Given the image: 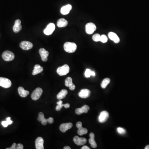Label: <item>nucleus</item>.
I'll list each match as a JSON object with an SVG mask.
<instances>
[{
  "instance_id": "1",
  "label": "nucleus",
  "mask_w": 149,
  "mask_h": 149,
  "mask_svg": "<svg viewBox=\"0 0 149 149\" xmlns=\"http://www.w3.org/2000/svg\"><path fill=\"white\" fill-rule=\"evenodd\" d=\"M63 47L66 52L69 53H73L76 50L77 46L76 44L75 43L67 42L64 44Z\"/></svg>"
},
{
  "instance_id": "2",
  "label": "nucleus",
  "mask_w": 149,
  "mask_h": 149,
  "mask_svg": "<svg viewBox=\"0 0 149 149\" xmlns=\"http://www.w3.org/2000/svg\"><path fill=\"white\" fill-rule=\"evenodd\" d=\"M70 71V67L68 65L65 64L62 66L58 67L57 69V73L60 76L66 75Z\"/></svg>"
},
{
  "instance_id": "3",
  "label": "nucleus",
  "mask_w": 149,
  "mask_h": 149,
  "mask_svg": "<svg viewBox=\"0 0 149 149\" xmlns=\"http://www.w3.org/2000/svg\"><path fill=\"white\" fill-rule=\"evenodd\" d=\"M2 58L6 61H11L15 58V55L12 52L10 51H6L2 53Z\"/></svg>"
},
{
  "instance_id": "4",
  "label": "nucleus",
  "mask_w": 149,
  "mask_h": 149,
  "mask_svg": "<svg viewBox=\"0 0 149 149\" xmlns=\"http://www.w3.org/2000/svg\"><path fill=\"white\" fill-rule=\"evenodd\" d=\"M43 93V90L40 87H37L32 93L31 97L33 100H37L40 98Z\"/></svg>"
},
{
  "instance_id": "5",
  "label": "nucleus",
  "mask_w": 149,
  "mask_h": 149,
  "mask_svg": "<svg viewBox=\"0 0 149 149\" xmlns=\"http://www.w3.org/2000/svg\"><path fill=\"white\" fill-rule=\"evenodd\" d=\"M97 29V27L94 23H88L85 26V31L88 34H92Z\"/></svg>"
},
{
  "instance_id": "6",
  "label": "nucleus",
  "mask_w": 149,
  "mask_h": 149,
  "mask_svg": "<svg viewBox=\"0 0 149 149\" xmlns=\"http://www.w3.org/2000/svg\"><path fill=\"white\" fill-rule=\"evenodd\" d=\"M12 83L10 80L5 78H0V86L5 88L10 87Z\"/></svg>"
},
{
  "instance_id": "7",
  "label": "nucleus",
  "mask_w": 149,
  "mask_h": 149,
  "mask_svg": "<svg viewBox=\"0 0 149 149\" xmlns=\"http://www.w3.org/2000/svg\"><path fill=\"white\" fill-rule=\"evenodd\" d=\"M55 29V25L53 23H49L44 30V33L46 35H50L53 33Z\"/></svg>"
},
{
  "instance_id": "8",
  "label": "nucleus",
  "mask_w": 149,
  "mask_h": 149,
  "mask_svg": "<svg viewBox=\"0 0 149 149\" xmlns=\"http://www.w3.org/2000/svg\"><path fill=\"white\" fill-rule=\"evenodd\" d=\"M76 126L78 129V133L80 136H83V135L86 134L88 133L87 129H85L82 127V123L81 122L79 121L77 123Z\"/></svg>"
},
{
  "instance_id": "9",
  "label": "nucleus",
  "mask_w": 149,
  "mask_h": 149,
  "mask_svg": "<svg viewBox=\"0 0 149 149\" xmlns=\"http://www.w3.org/2000/svg\"><path fill=\"white\" fill-rule=\"evenodd\" d=\"M19 46L21 49L24 50H28L32 49L33 47V44L28 41H23L20 43Z\"/></svg>"
},
{
  "instance_id": "10",
  "label": "nucleus",
  "mask_w": 149,
  "mask_h": 149,
  "mask_svg": "<svg viewBox=\"0 0 149 149\" xmlns=\"http://www.w3.org/2000/svg\"><path fill=\"white\" fill-rule=\"evenodd\" d=\"M109 117V114L107 111H103L100 114L99 116V121L101 123L105 122Z\"/></svg>"
},
{
  "instance_id": "11",
  "label": "nucleus",
  "mask_w": 149,
  "mask_h": 149,
  "mask_svg": "<svg viewBox=\"0 0 149 149\" xmlns=\"http://www.w3.org/2000/svg\"><path fill=\"white\" fill-rule=\"evenodd\" d=\"M73 141L78 146H83L87 143V139L84 138H79L78 136H76L73 138Z\"/></svg>"
},
{
  "instance_id": "12",
  "label": "nucleus",
  "mask_w": 149,
  "mask_h": 149,
  "mask_svg": "<svg viewBox=\"0 0 149 149\" xmlns=\"http://www.w3.org/2000/svg\"><path fill=\"white\" fill-rule=\"evenodd\" d=\"M39 53L41 57L42 61L46 62L48 60L47 57L49 56V53L44 48H41L39 50Z\"/></svg>"
},
{
  "instance_id": "13",
  "label": "nucleus",
  "mask_w": 149,
  "mask_h": 149,
  "mask_svg": "<svg viewBox=\"0 0 149 149\" xmlns=\"http://www.w3.org/2000/svg\"><path fill=\"white\" fill-rule=\"evenodd\" d=\"M90 108L88 106L85 105L81 108H78L75 110V113L76 114L78 115H81L83 113H87L90 110Z\"/></svg>"
},
{
  "instance_id": "14",
  "label": "nucleus",
  "mask_w": 149,
  "mask_h": 149,
  "mask_svg": "<svg viewBox=\"0 0 149 149\" xmlns=\"http://www.w3.org/2000/svg\"><path fill=\"white\" fill-rule=\"evenodd\" d=\"M44 139L41 137H38L35 141V146L36 149H44Z\"/></svg>"
},
{
  "instance_id": "15",
  "label": "nucleus",
  "mask_w": 149,
  "mask_h": 149,
  "mask_svg": "<svg viewBox=\"0 0 149 149\" xmlns=\"http://www.w3.org/2000/svg\"><path fill=\"white\" fill-rule=\"evenodd\" d=\"M73 127V124L71 123H68L61 124L60 126L59 129L62 132L65 133L68 130L71 129Z\"/></svg>"
},
{
  "instance_id": "16",
  "label": "nucleus",
  "mask_w": 149,
  "mask_h": 149,
  "mask_svg": "<svg viewBox=\"0 0 149 149\" xmlns=\"http://www.w3.org/2000/svg\"><path fill=\"white\" fill-rule=\"evenodd\" d=\"M65 85L69 87L71 90H74L75 89V86L73 83V80L71 77H68L65 80Z\"/></svg>"
},
{
  "instance_id": "17",
  "label": "nucleus",
  "mask_w": 149,
  "mask_h": 149,
  "mask_svg": "<svg viewBox=\"0 0 149 149\" xmlns=\"http://www.w3.org/2000/svg\"><path fill=\"white\" fill-rule=\"evenodd\" d=\"M20 20L17 19L15 21V24L13 27V30L15 33H18L22 29V26L21 25Z\"/></svg>"
},
{
  "instance_id": "18",
  "label": "nucleus",
  "mask_w": 149,
  "mask_h": 149,
  "mask_svg": "<svg viewBox=\"0 0 149 149\" xmlns=\"http://www.w3.org/2000/svg\"><path fill=\"white\" fill-rule=\"evenodd\" d=\"M108 36L109 39L114 41V43L118 44L120 42V38L116 33L113 32H110L108 34Z\"/></svg>"
},
{
  "instance_id": "19",
  "label": "nucleus",
  "mask_w": 149,
  "mask_h": 149,
  "mask_svg": "<svg viewBox=\"0 0 149 149\" xmlns=\"http://www.w3.org/2000/svg\"><path fill=\"white\" fill-rule=\"evenodd\" d=\"M79 96L82 98H87L90 95V91L87 89H83L78 94Z\"/></svg>"
},
{
  "instance_id": "20",
  "label": "nucleus",
  "mask_w": 149,
  "mask_h": 149,
  "mask_svg": "<svg viewBox=\"0 0 149 149\" xmlns=\"http://www.w3.org/2000/svg\"><path fill=\"white\" fill-rule=\"evenodd\" d=\"M57 106L56 107V109L57 111H59L61 110L63 107H64L66 109H68L70 107V105L69 104H63V102L61 100H59V101L57 102Z\"/></svg>"
},
{
  "instance_id": "21",
  "label": "nucleus",
  "mask_w": 149,
  "mask_h": 149,
  "mask_svg": "<svg viewBox=\"0 0 149 149\" xmlns=\"http://www.w3.org/2000/svg\"><path fill=\"white\" fill-rule=\"evenodd\" d=\"M72 7L71 5L68 4L66 6H63L61 8V12L62 14L63 15H67L70 12L71 10Z\"/></svg>"
},
{
  "instance_id": "22",
  "label": "nucleus",
  "mask_w": 149,
  "mask_h": 149,
  "mask_svg": "<svg viewBox=\"0 0 149 149\" xmlns=\"http://www.w3.org/2000/svg\"><path fill=\"white\" fill-rule=\"evenodd\" d=\"M18 93L21 97H25L29 94V92L27 90H25L24 88L22 87H19L18 89Z\"/></svg>"
},
{
  "instance_id": "23",
  "label": "nucleus",
  "mask_w": 149,
  "mask_h": 149,
  "mask_svg": "<svg viewBox=\"0 0 149 149\" xmlns=\"http://www.w3.org/2000/svg\"><path fill=\"white\" fill-rule=\"evenodd\" d=\"M38 115L39 116L37 118L38 121L39 122H41L42 125L46 126L47 124L48 119L44 117V114L42 112H40L39 113Z\"/></svg>"
},
{
  "instance_id": "24",
  "label": "nucleus",
  "mask_w": 149,
  "mask_h": 149,
  "mask_svg": "<svg viewBox=\"0 0 149 149\" xmlns=\"http://www.w3.org/2000/svg\"><path fill=\"white\" fill-rule=\"evenodd\" d=\"M95 134L93 133H90V138L89 140V142L91 144L92 148H95L97 147V144L95 140Z\"/></svg>"
},
{
  "instance_id": "25",
  "label": "nucleus",
  "mask_w": 149,
  "mask_h": 149,
  "mask_svg": "<svg viewBox=\"0 0 149 149\" xmlns=\"http://www.w3.org/2000/svg\"><path fill=\"white\" fill-rule=\"evenodd\" d=\"M43 71V68L39 65L36 64L34 66V70L32 73L33 75H36L41 73Z\"/></svg>"
},
{
  "instance_id": "26",
  "label": "nucleus",
  "mask_w": 149,
  "mask_h": 149,
  "mask_svg": "<svg viewBox=\"0 0 149 149\" xmlns=\"http://www.w3.org/2000/svg\"><path fill=\"white\" fill-rule=\"evenodd\" d=\"M68 24V22L64 18H61L58 19L57 22V25L59 27H66Z\"/></svg>"
},
{
  "instance_id": "27",
  "label": "nucleus",
  "mask_w": 149,
  "mask_h": 149,
  "mask_svg": "<svg viewBox=\"0 0 149 149\" xmlns=\"http://www.w3.org/2000/svg\"><path fill=\"white\" fill-rule=\"evenodd\" d=\"M68 94V91L65 89L61 90V92L57 95V98L58 100H61L65 98L67 95Z\"/></svg>"
},
{
  "instance_id": "28",
  "label": "nucleus",
  "mask_w": 149,
  "mask_h": 149,
  "mask_svg": "<svg viewBox=\"0 0 149 149\" xmlns=\"http://www.w3.org/2000/svg\"><path fill=\"white\" fill-rule=\"evenodd\" d=\"M110 83V79L109 78H106L103 80L101 83V87L103 89H105L106 88L108 85Z\"/></svg>"
},
{
  "instance_id": "29",
  "label": "nucleus",
  "mask_w": 149,
  "mask_h": 149,
  "mask_svg": "<svg viewBox=\"0 0 149 149\" xmlns=\"http://www.w3.org/2000/svg\"><path fill=\"white\" fill-rule=\"evenodd\" d=\"M13 121L10 120V117H9L6 119V121H3L2 122V125L4 127H7L9 125H10L12 124Z\"/></svg>"
},
{
  "instance_id": "30",
  "label": "nucleus",
  "mask_w": 149,
  "mask_h": 149,
  "mask_svg": "<svg viewBox=\"0 0 149 149\" xmlns=\"http://www.w3.org/2000/svg\"><path fill=\"white\" fill-rule=\"evenodd\" d=\"M85 75L86 78H90L91 76H95V73L94 72L91 71L90 69H87L85 71Z\"/></svg>"
},
{
  "instance_id": "31",
  "label": "nucleus",
  "mask_w": 149,
  "mask_h": 149,
  "mask_svg": "<svg viewBox=\"0 0 149 149\" xmlns=\"http://www.w3.org/2000/svg\"><path fill=\"white\" fill-rule=\"evenodd\" d=\"M101 35L99 34H96L92 36V39L94 41L98 42L100 41Z\"/></svg>"
},
{
  "instance_id": "32",
  "label": "nucleus",
  "mask_w": 149,
  "mask_h": 149,
  "mask_svg": "<svg viewBox=\"0 0 149 149\" xmlns=\"http://www.w3.org/2000/svg\"><path fill=\"white\" fill-rule=\"evenodd\" d=\"M102 43H105L108 41V38L107 37L106 35L103 34L101 36L100 41Z\"/></svg>"
},
{
  "instance_id": "33",
  "label": "nucleus",
  "mask_w": 149,
  "mask_h": 149,
  "mask_svg": "<svg viewBox=\"0 0 149 149\" xmlns=\"http://www.w3.org/2000/svg\"><path fill=\"white\" fill-rule=\"evenodd\" d=\"M118 132L121 134H124L126 133V131L124 129L122 128L119 127L117 129Z\"/></svg>"
},
{
  "instance_id": "34",
  "label": "nucleus",
  "mask_w": 149,
  "mask_h": 149,
  "mask_svg": "<svg viewBox=\"0 0 149 149\" xmlns=\"http://www.w3.org/2000/svg\"><path fill=\"white\" fill-rule=\"evenodd\" d=\"M23 147V145L19 143L16 146V148L17 149H23L24 148Z\"/></svg>"
},
{
  "instance_id": "35",
  "label": "nucleus",
  "mask_w": 149,
  "mask_h": 149,
  "mask_svg": "<svg viewBox=\"0 0 149 149\" xmlns=\"http://www.w3.org/2000/svg\"><path fill=\"white\" fill-rule=\"evenodd\" d=\"M48 123H49V124H53L54 122V119L52 117H49V119H48Z\"/></svg>"
},
{
  "instance_id": "36",
  "label": "nucleus",
  "mask_w": 149,
  "mask_h": 149,
  "mask_svg": "<svg viewBox=\"0 0 149 149\" xmlns=\"http://www.w3.org/2000/svg\"><path fill=\"white\" fill-rule=\"evenodd\" d=\"M16 147V143H14L12 145V146L11 147H10L9 148H6V149H15Z\"/></svg>"
},
{
  "instance_id": "37",
  "label": "nucleus",
  "mask_w": 149,
  "mask_h": 149,
  "mask_svg": "<svg viewBox=\"0 0 149 149\" xmlns=\"http://www.w3.org/2000/svg\"><path fill=\"white\" fill-rule=\"evenodd\" d=\"M82 149H90V148H89L87 146H84L81 148Z\"/></svg>"
},
{
  "instance_id": "38",
  "label": "nucleus",
  "mask_w": 149,
  "mask_h": 149,
  "mask_svg": "<svg viewBox=\"0 0 149 149\" xmlns=\"http://www.w3.org/2000/svg\"><path fill=\"white\" fill-rule=\"evenodd\" d=\"M64 149H71V148H70V147H69V146H65V147L63 148Z\"/></svg>"
},
{
  "instance_id": "39",
  "label": "nucleus",
  "mask_w": 149,
  "mask_h": 149,
  "mask_svg": "<svg viewBox=\"0 0 149 149\" xmlns=\"http://www.w3.org/2000/svg\"><path fill=\"white\" fill-rule=\"evenodd\" d=\"M145 149H149V145H148V146H146V148H145Z\"/></svg>"
}]
</instances>
